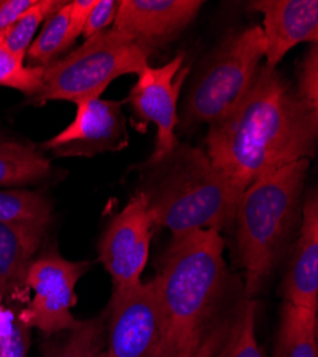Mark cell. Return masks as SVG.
<instances>
[{
    "mask_svg": "<svg viewBox=\"0 0 318 357\" xmlns=\"http://www.w3.org/2000/svg\"><path fill=\"white\" fill-rule=\"evenodd\" d=\"M154 222L138 190L116 215L99 242V257L113 280V291L138 284L146 267Z\"/></svg>",
    "mask_w": 318,
    "mask_h": 357,
    "instance_id": "cell-10",
    "label": "cell"
},
{
    "mask_svg": "<svg viewBox=\"0 0 318 357\" xmlns=\"http://www.w3.org/2000/svg\"><path fill=\"white\" fill-rule=\"evenodd\" d=\"M95 357H106V354H104V351H100V350H99Z\"/></svg>",
    "mask_w": 318,
    "mask_h": 357,
    "instance_id": "cell-29",
    "label": "cell"
},
{
    "mask_svg": "<svg viewBox=\"0 0 318 357\" xmlns=\"http://www.w3.org/2000/svg\"><path fill=\"white\" fill-rule=\"evenodd\" d=\"M33 2L35 0H3V2H0V38L33 5Z\"/></svg>",
    "mask_w": 318,
    "mask_h": 357,
    "instance_id": "cell-28",
    "label": "cell"
},
{
    "mask_svg": "<svg viewBox=\"0 0 318 357\" xmlns=\"http://www.w3.org/2000/svg\"><path fill=\"white\" fill-rule=\"evenodd\" d=\"M51 206L49 200L29 190H0V222L9 225L49 227Z\"/></svg>",
    "mask_w": 318,
    "mask_h": 357,
    "instance_id": "cell-18",
    "label": "cell"
},
{
    "mask_svg": "<svg viewBox=\"0 0 318 357\" xmlns=\"http://www.w3.org/2000/svg\"><path fill=\"white\" fill-rule=\"evenodd\" d=\"M96 5V0H73L69 13V45L72 46L83 35L86 22Z\"/></svg>",
    "mask_w": 318,
    "mask_h": 357,
    "instance_id": "cell-27",
    "label": "cell"
},
{
    "mask_svg": "<svg viewBox=\"0 0 318 357\" xmlns=\"http://www.w3.org/2000/svg\"><path fill=\"white\" fill-rule=\"evenodd\" d=\"M296 92L303 103L318 114V50L317 45L305 54L299 69V83Z\"/></svg>",
    "mask_w": 318,
    "mask_h": 357,
    "instance_id": "cell-25",
    "label": "cell"
},
{
    "mask_svg": "<svg viewBox=\"0 0 318 357\" xmlns=\"http://www.w3.org/2000/svg\"><path fill=\"white\" fill-rule=\"evenodd\" d=\"M102 333L100 320L81 321L61 343L51 346L46 357H95Z\"/></svg>",
    "mask_w": 318,
    "mask_h": 357,
    "instance_id": "cell-24",
    "label": "cell"
},
{
    "mask_svg": "<svg viewBox=\"0 0 318 357\" xmlns=\"http://www.w3.org/2000/svg\"><path fill=\"white\" fill-rule=\"evenodd\" d=\"M264 53L266 40L260 26L230 35L210 54L194 80L183 122L212 126L221 121L251 89Z\"/></svg>",
    "mask_w": 318,
    "mask_h": 357,
    "instance_id": "cell-6",
    "label": "cell"
},
{
    "mask_svg": "<svg viewBox=\"0 0 318 357\" xmlns=\"http://www.w3.org/2000/svg\"><path fill=\"white\" fill-rule=\"evenodd\" d=\"M163 340V314L156 282L113 291L106 357H156Z\"/></svg>",
    "mask_w": 318,
    "mask_h": 357,
    "instance_id": "cell-9",
    "label": "cell"
},
{
    "mask_svg": "<svg viewBox=\"0 0 318 357\" xmlns=\"http://www.w3.org/2000/svg\"><path fill=\"white\" fill-rule=\"evenodd\" d=\"M308 167V159L287 165L255 178L241 195L234 220L247 296L267 280L299 222Z\"/></svg>",
    "mask_w": 318,
    "mask_h": 357,
    "instance_id": "cell-4",
    "label": "cell"
},
{
    "mask_svg": "<svg viewBox=\"0 0 318 357\" xmlns=\"http://www.w3.org/2000/svg\"><path fill=\"white\" fill-rule=\"evenodd\" d=\"M203 5L201 0H120L111 29L152 50L182 33Z\"/></svg>",
    "mask_w": 318,
    "mask_h": 357,
    "instance_id": "cell-12",
    "label": "cell"
},
{
    "mask_svg": "<svg viewBox=\"0 0 318 357\" xmlns=\"http://www.w3.org/2000/svg\"><path fill=\"white\" fill-rule=\"evenodd\" d=\"M20 303L0 299V357H27L31 327L22 317Z\"/></svg>",
    "mask_w": 318,
    "mask_h": 357,
    "instance_id": "cell-22",
    "label": "cell"
},
{
    "mask_svg": "<svg viewBox=\"0 0 318 357\" xmlns=\"http://www.w3.org/2000/svg\"><path fill=\"white\" fill-rule=\"evenodd\" d=\"M150 50L114 29L86 39L67 56L45 66L42 89L32 99L83 102L97 99L120 76L138 75L148 68Z\"/></svg>",
    "mask_w": 318,
    "mask_h": 357,
    "instance_id": "cell-5",
    "label": "cell"
},
{
    "mask_svg": "<svg viewBox=\"0 0 318 357\" xmlns=\"http://www.w3.org/2000/svg\"><path fill=\"white\" fill-rule=\"evenodd\" d=\"M50 162L33 147L0 140V186H19L49 174Z\"/></svg>",
    "mask_w": 318,
    "mask_h": 357,
    "instance_id": "cell-17",
    "label": "cell"
},
{
    "mask_svg": "<svg viewBox=\"0 0 318 357\" xmlns=\"http://www.w3.org/2000/svg\"><path fill=\"white\" fill-rule=\"evenodd\" d=\"M69 13L70 2H66L56 10L46 22L40 35L27 50L29 66L45 68L54 62V59L67 50L69 45Z\"/></svg>",
    "mask_w": 318,
    "mask_h": 357,
    "instance_id": "cell-19",
    "label": "cell"
},
{
    "mask_svg": "<svg viewBox=\"0 0 318 357\" xmlns=\"http://www.w3.org/2000/svg\"><path fill=\"white\" fill-rule=\"evenodd\" d=\"M218 357H266L255 337V303L253 301H246L239 306Z\"/></svg>",
    "mask_w": 318,
    "mask_h": 357,
    "instance_id": "cell-21",
    "label": "cell"
},
{
    "mask_svg": "<svg viewBox=\"0 0 318 357\" xmlns=\"http://www.w3.org/2000/svg\"><path fill=\"white\" fill-rule=\"evenodd\" d=\"M45 233L46 229L0 222V299L8 303L26 302L27 271Z\"/></svg>",
    "mask_w": 318,
    "mask_h": 357,
    "instance_id": "cell-15",
    "label": "cell"
},
{
    "mask_svg": "<svg viewBox=\"0 0 318 357\" xmlns=\"http://www.w3.org/2000/svg\"><path fill=\"white\" fill-rule=\"evenodd\" d=\"M150 177L140 192L154 225L173 237L196 230L220 231L236 218L241 192L213 166L206 152L180 144L161 163L148 167Z\"/></svg>",
    "mask_w": 318,
    "mask_h": 357,
    "instance_id": "cell-3",
    "label": "cell"
},
{
    "mask_svg": "<svg viewBox=\"0 0 318 357\" xmlns=\"http://www.w3.org/2000/svg\"><path fill=\"white\" fill-rule=\"evenodd\" d=\"M88 267L89 263L72 261L57 253L42 255L32 261L26 286L33 297L22 310L29 327H36L45 335L76 329L81 321L72 314L74 289Z\"/></svg>",
    "mask_w": 318,
    "mask_h": 357,
    "instance_id": "cell-7",
    "label": "cell"
},
{
    "mask_svg": "<svg viewBox=\"0 0 318 357\" xmlns=\"http://www.w3.org/2000/svg\"><path fill=\"white\" fill-rule=\"evenodd\" d=\"M183 62L184 53H180L161 68H144L126 99L136 117L143 122L141 129L148 123H154L157 128L156 147L144 163L146 169L161 163L179 146L175 133L179 123L177 100L189 73V66L182 69Z\"/></svg>",
    "mask_w": 318,
    "mask_h": 357,
    "instance_id": "cell-8",
    "label": "cell"
},
{
    "mask_svg": "<svg viewBox=\"0 0 318 357\" xmlns=\"http://www.w3.org/2000/svg\"><path fill=\"white\" fill-rule=\"evenodd\" d=\"M65 3L66 2H57V0H35L33 5L0 38V42L12 54L24 61L27 50L33 43L40 24L46 22L56 10H59Z\"/></svg>",
    "mask_w": 318,
    "mask_h": 357,
    "instance_id": "cell-20",
    "label": "cell"
},
{
    "mask_svg": "<svg viewBox=\"0 0 318 357\" xmlns=\"http://www.w3.org/2000/svg\"><path fill=\"white\" fill-rule=\"evenodd\" d=\"M317 136L318 114L303 103L277 69L264 65L241 102L210 126L206 153L243 193L258 177L310 160Z\"/></svg>",
    "mask_w": 318,
    "mask_h": 357,
    "instance_id": "cell-1",
    "label": "cell"
},
{
    "mask_svg": "<svg viewBox=\"0 0 318 357\" xmlns=\"http://www.w3.org/2000/svg\"><path fill=\"white\" fill-rule=\"evenodd\" d=\"M274 357H318V312L284 302Z\"/></svg>",
    "mask_w": 318,
    "mask_h": 357,
    "instance_id": "cell-16",
    "label": "cell"
},
{
    "mask_svg": "<svg viewBox=\"0 0 318 357\" xmlns=\"http://www.w3.org/2000/svg\"><path fill=\"white\" fill-rule=\"evenodd\" d=\"M119 5L120 0H96V5L92 9L84 26V39L93 38L107 31V27L114 22L116 15H118Z\"/></svg>",
    "mask_w": 318,
    "mask_h": 357,
    "instance_id": "cell-26",
    "label": "cell"
},
{
    "mask_svg": "<svg viewBox=\"0 0 318 357\" xmlns=\"http://www.w3.org/2000/svg\"><path fill=\"white\" fill-rule=\"evenodd\" d=\"M45 68L24 65V61L12 54L0 42V86L33 98L39 93L43 82Z\"/></svg>",
    "mask_w": 318,
    "mask_h": 357,
    "instance_id": "cell-23",
    "label": "cell"
},
{
    "mask_svg": "<svg viewBox=\"0 0 318 357\" xmlns=\"http://www.w3.org/2000/svg\"><path fill=\"white\" fill-rule=\"evenodd\" d=\"M251 10L262 13L266 40V66L276 69L294 46L318 42L317 0H257Z\"/></svg>",
    "mask_w": 318,
    "mask_h": 357,
    "instance_id": "cell-13",
    "label": "cell"
},
{
    "mask_svg": "<svg viewBox=\"0 0 318 357\" xmlns=\"http://www.w3.org/2000/svg\"><path fill=\"white\" fill-rule=\"evenodd\" d=\"M224 241L217 230L175 236L154 278L163 314L156 357H214L236 313L221 316L227 284Z\"/></svg>",
    "mask_w": 318,
    "mask_h": 357,
    "instance_id": "cell-2",
    "label": "cell"
},
{
    "mask_svg": "<svg viewBox=\"0 0 318 357\" xmlns=\"http://www.w3.org/2000/svg\"><path fill=\"white\" fill-rule=\"evenodd\" d=\"M74 121L45 143L56 156H95L129 144L123 102L102 98L76 103Z\"/></svg>",
    "mask_w": 318,
    "mask_h": 357,
    "instance_id": "cell-11",
    "label": "cell"
},
{
    "mask_svg": "<svg viewBox=\"0 0 318 357\" xmlns=\"http://www.w3.org/2000/svg\"><path fill=\"white\" fill-rule=\"evenodd\" d=\"M300 236L283 294L287 303L318 312V199L314 192L301 207Z\"/></svg>",
    "mask_w": 318,
    "mask_h": 357,
    "instance_id": "cell-14",
    "label": "cell"
}]
</instances>
